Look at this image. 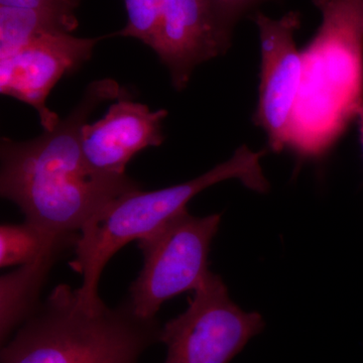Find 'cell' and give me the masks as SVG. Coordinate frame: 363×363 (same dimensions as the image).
<instances>
[{
  "mask_svg": "<svg viewBox=\"0 0 363 363\" xmlns=\"http://www.w3.org/2000/svg\"><path fill=\"white\" fill-rule=\"evenodd\" d=\"M72 33H47L11 54L0 57V92L30 105L38 112L44 130L59 123L56 112L47 106L52 88L64 76L89 61L100 40Z\"/></svg>",
  "mask_w": 363,
  "mask_h": 363,
  "instance_id": "obj_8",
  "label": "cell"
},
{
  "mask_svg": "<svg viewBox=\"0 0 363 363\" xmlns=\"http://www.w3.org/2000/svg\"><path fill=\"white\" fill-rule=\"evenodd\" d=\"M128 23L112 37L133 38L152 50H156L159 39L161 13L160 0H123Z\"/></svg>",
  "mask_w": 363,
  "mask_h": 363,
  "instance_id": "obj_14",
  "label": "cell"
},
{
  "mask_svg": "<svg viewBox=\"0 0 363 363\" xmlns=\"http://www.w3.org/2000/svg\"><path fill=\"white\" fill-rule=\"evenodd\" d=\"M357 121L358 125V131H359L360 143H362V147L363 150V106L362 107V108H360V111H358Z\"/></svg>",
  "mask_w": 363,
  "mask_h": 363,
  "instance_id": "obj_17",
  "label": "cell"
},
{
  "mask_svg": "<svg viewBox=\"0 0 363 363\" xmlns=\"http://www.w3.org/2000/svg\"><path fill=\"white\" fill-rule=\"evenodd\" d=\"M78 26L76 14L0 6V57L11 54L47 33H72Z\"/></svg>",
  "mask_w": 363,
  "mask_h": 363,
  "instance_id": "obj_12",
  "label": "cell"
},
{
  "mask_svg": "<svg viewBox=\"0 0 363 363\" xmlns=\"http://www.w3.org/2000/svg\"><path fill=\"white\" fill-rule=\"evenodd\" d=\"M113 79L91 82L73 111L40 136L0 143V194L13 202L26 221L54 235H78L104 208L140 190L130 176L91 168L81 147V130L104 102L123 98Z\"/></svg>",
  "mask_w": 363,
  "mask_h": 363,
  "instance_id": "obj_1",
  "label": "cell"
},
{
  "mask_svg": "<svg viewBox=\"0 0 363 363\" xmlns=\"http://www.w3.org/2000/svg\"><path fill=\"white\" fill-rule=\"evenodd\" d=\"M253 21L259 28L262 54L259 105L253 121L266 133L272 152H281L288 150L302 83V55L294 40L301 14L290 11L274 20L257 13Z\"/></svg>",
  "mask_w": 363,
  "mask_h": 363,
  "instance_id": "obj_7",
  "label": "cell"
},
{
  "mask_svg": "<svg viewBox=\"0 0 363 363\" xmlns=\"http://www.w3.org/2000/svg\"><path fill=\"white\" fill-rule=\"evenodd\" d=\"M264 329L257 312H245L229 297L220 277L210 272L187 310L162 327L164 363H230Z\"/></svg>",
  "mask_w": 363,
  "mask_h": 363,
  "instance_id": "obj_6",
  "label": "cell"
},
{
  "mask_svg": "<svg viewBox=\"0 0 363 363\" xmlns=\"http://www.w3.org/2000/svg\"><path fill=\"white\" fill-rule=\"evenodd\" d=\"M78 235H54L25 221L0 227V266H23L56 247H75Z\"/></svg>",
  "mask_w": 363,
  "mask_h": 363,
  "instance_id": "obj_13",
  "label": "cell"
},
{
  "mask_svg": "<svg viewBox=\"0 0 363 363\" xmlns=\"http://www.w3.org/2000/svg\"><path fill=\"white\" fill-rule=\"evenodd\" d=\"M159 39L156 54L167 67L176 90L187 87L198 65L225 54L227 32L210 0H160Z\"/></svg>",
  "mask_w": 363,
  "mask_h": 363,
  "instance_id": "obj_9",
  "label": "cell"
},
{
  "mask_svg": "<svg viewBox=\"0 0 363 363\" xmlns=\"http://www.w3.org/2000/svg\"><path fill=\"white\" fill-rule=\"evenodd\" d=\"M168 111L119 98L105 116L81 130V147L91 168L109 175H125L133 157L164 140L162 121Z\"/></svg>",
  "mask_w": 363,
  "mask_h": 363,
  "instance_id": "obj_10",
  "label": "cell"
},
{
  "mask_svg": "<svg viewBox=\"0 0 363 363\" xmlns=\"http://www.w3.org/2000/svg\"><path fill=\"white\" fill-rule=\"evenodd\" d=\"M247 145L236 150L231 159L217 164L203 175L161 190L128 193L104 208L79 233L75 259L70 267L82 276L79 297L89 308L104 305L98 296V283L107 262L124 245L140 240L177 214L187 209L196 195L220 182L236 179L255 192H269L260 157Z\"/></svg>",
  "mask_w": 363,
  "mask_h": 363,
  "instance_id": "obj_4",
  "label": "cell"
},
{
  "mask_svg": "<svg viewBox=\"0 0 363 363\" xmlns=\"http://www.w3.org/2000/svg\"><path fill=\"white\" fill-rule=\"evenodd\" d=\"M264 1L267 0H210L222 26L230 33L241 16Z\"/></svg>",
  "mask_w": 363,
  "mask_h": 363,
  "instance_id": "obj_15",
  "label": "cell"
},
{
  "mask_svg": "<svg viewBox=\"0 0 363 363\" xmlns=\"http://www.w3.org/2000/svg\"><path fill=\"white\" fill-rule=\"evenodd\" d=\"M81 0H0V6L44 9L66 14H76Z\"/></svg>",
  "mask_w": 363,
  "mask_h": 363,
  "instance_id": "obj_16",
  "label": "cell"
},
{
  "mask_svg": "<svg viewBox=\"0 0 363 363\" xmlns=\"http://www.w3.org/2000/svg\"><path fill=\"white\" fill-rule=\"evenodd\" d=\"M322 14L301 51L303 75L288 150L298 159L327 156L363 106V0H312Z\"/></svg>",
  "mask_w": 363,
  "mask_h": 363,
  "instance_id": "obj_2",
  "label": "cell"
},
{
  "mask_svg": "<svg viewBox=\"0 0 363 363\" xmlns=\"http://www.w3.org/2000/svg\"><path fill=\"white\" fill-rule=\"evenodd\" d=\"M221 214L193 216L184 210L138 241L143 267L130 289L138 316L156 318L166 301L194 292L209 276L210 247Z\"/></svg>",
  "mask_w": 363,
  "mask_h": 363,
  "instance_id": "obj_5",
  "label": "cell"
},
{
  "mask_svg": "<svg viewBox=\"0 0 363 363\" xmlns=\"http://www.w3.org/2000/svg\"><path fill=\"white\" fill-rule=\"evenodd\" d=\"M68 248L56 247L30 264H23L0 279V335L6 341L11 332L23 324L39 303L38 298L50 269L62 252Z\"/></svg>",
  "mask_w": 363,
  "mask_h": 363,
  "instance_id": "obj_11",
  "label": "cell"
},
{
  "mask_svg": "<svg viewBox=\"0 0 363 363\" xmlns=\"http://www.w3.org/2000/svg\"><path fill=\"white\" fill-rule=\"evenodd\" d=\"M157 318L145 319L130 298L89 308L77 290L58 285L2 347L1 363H138L160 341Z\"/></svg>",
  "mask_w": 363,
  "mask_h": 363,
  "instance_id": "obj_3",
  "label": "cell"
}]
</instances>
